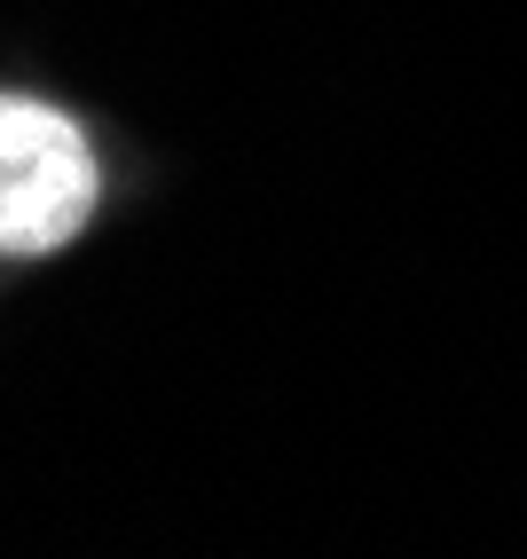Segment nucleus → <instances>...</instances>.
Segmentation results:
<instances>
[{
    "label": "nucleus",
    "mask_w": 527,
    "mask_h": 559,
    "mask_svg": "<svg viewBox=\"0 0 527 559\" xmlns=\"http://www.w3.org/2000/svg\"><path fill=\"white\" fill-rule=\"evenodd\" d=\"M103 166L56 103L0 95V260L63 252L95 221Z\"/></svg>",
    "instance_id": "obj_1"
}]
</instances>
